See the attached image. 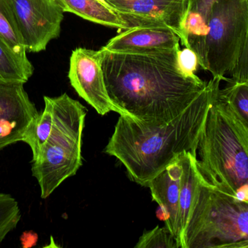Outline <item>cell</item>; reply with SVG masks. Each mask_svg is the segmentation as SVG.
<instances>
[{"label":"cell","mask_w":248,"mask_h":248,"mask_svg":"<svg viewBox=\"0 0 248 248\" xmlns=\"http://www.w3.org/2000/svg\"><path fill=\"white\" fill-rule=\"evenodd\" d=\"M217 0H189L188 13L201 16L205 22L208 21L213 4Z\"/></svg>","instance_id":"obj_23"},{"label":"cell","mask_w":248,"mask_h":248,"mask_svg":"<svg viewBox=\"0 0 248 248\" xmlns=\"http://www.w3.org/2000/svg\"><path fill=\"white\" fill-rule=\"evenodd\" d=\"M23 84H0V151L23 141L39 116Z\"/></svg>","instance_id":"obj_10"},{"label":"cell","mask_w":248,"mask_h":248,"mask_svg":"<svg viewBox=\"0 0 248 248\" xmlns=\"http://www.w3.org/2000/svg\"><path fill=\"white\" fill-rule=\"evenodd\" d=\"M221 81L213 77L185 112L165 125L150 126L120 115L105 152L116 157L131 180L142 186L183 153L196 157L198 141Z\"/></svg>","instance_id":"obj_2"},{"label":"cell","mask_w":248,"mask_h":248,"mask_svg":"<svg viewBox=\"0 0 248 248\" xmlns=\"http://www.w3.org/2000/svg\"><path fill=\"white\" fill-rule=\"evenodd\" d=\"M180 160L182 174L181 177L179 211L176 221V240L179 243V248H181L182 237L189 220L201 177L195 156L190 152H185L181 154Z\"/></svg>","instance_id":"obj_13"},{"label":"cell","mask_w":248,"mask_h":248,"mask_svg":"<svg viewBox=\"0 0 248 248\" xmlns=\"http://www.w3.org/2000/svg\"><path fill=\"white\" fill-rule=\"evenodd\" d=\"M71 84L80 97L91 105L99 115L110 112L121 115L110 100L102 67V52L79 48L74 50L70 59L68 73Z\"/></svg>","instance_id":"obj_9"},{"label":"cell","mask_w":248,"mask_h":248,"mask_svg":"<svg viewBox=\"0 0 248 248\" xmlns=\"http://www.w3.org/2000/svg\"><path fill=\"white\" fill-rule=\"evenodd\" d=\"M45 106L43 112L39 114L30 129L28 131L23 142L27 144L31 149L32 160L36 158L50 135L53 125V109L50 97H44Z\"/></svg>","instance_id":"obj_16"},{"label":"cell","mask_w":248,"mask_h":248,"mask_svg":"<svg viewBox=\"0 0 248 248\" xmlns=\"http://www.w3.org/2000/svg\"><path fill=\"white\" fill-rule=\"evenodd\" d=\"M21 218L18 202L11 195L0 193V244L17 227Z\"/></svg>","instance_id":"obj_19"},{"label":"cell","mask_w":248,"mask_h":248,"mask_svg":"<svg viewBox=\"0 0 248 248\" xmlns=\"http://www.w3.org/2000/svg\"><path fill=\"white\" fill-rule=\"evenodd\" d=\"M248 248V202L224 193L201 175L181 248Z\"/></svg>","instance_id":"obj_4"},{"label":"cell","mask_w":248,"mask_h":248,"mask_svg":"<svg viewBox=\"0 0 248 248\" xmlns=\"http://www.w3.org/2000/svg\"><path fill=\"white\" fill-rule=\"evenodd\" d=\"M0 40L17 55L27 59V50L16 24L8 0H0Z\"/></svg>","instance_id":"obj_17"},{"label":"cell","mask_w":248,"mask_h":248,"mask_svg":"<svg viewBox=\"0 0 248 248\" xmlns=\"http://www.w3.org/2000/svg\"><path fill=\"white\" fill-rule=\"evenodd\" d=\"M196 161L208 183L248 202V128L219 93L208 111L197 146Z\"/></svg>","instance_id":"obj_3"},{"label":"cell","mask_w":248,"mask_h":248,"mask_svg":"<svg viewBox=\"0 0 248 248\" xmlns=\"http://www.w3.org/2000/svg\"><path fill=\"white\" fill-rule=\"evenodd\" d=\"M65 13H74L97 24L126 30L117 13L104 0H55Z\"/></svg>","instance_id":"obj_14"},{"label":"cell","mask_w":248,"mask_h":248,"mask_svg":"<svg viewBox=\"0 0 248 248\" xmlns=\"http://www.w3.org/2000/svg\"><path fill=\"white\" fill-rule=\"evenodd\" d=\"M53 125L49 138L32 160V176L46 199L82 165L81 139L87 110L67 93L51 98Z\"/></svg>","instance_id":"obj_5"},{"label":"cell","mask_w":248,"mask_h":248,"mask_svg":"<svg viewBox=\"0 0 248 248\" xmlns=\"http://www.w3.org/2000/svg\"><path fill=\"white\" fill-rule=\"evenodd\" d=\"M182 174L180 156L147 183L153 199L169 214L166 227L176 239V221L179 211L181 177Z\"/></svg>","instance_id":"obj_12"},{"label":"cell","mask_w":248,"mask_h":248,"mask_svg":"<svg viewBox=\"0 0 248 248\" xmlns=\"http://www.w3.org/2000/svg\"><path fill=\"white\" fill-rule=\"evenodd\" d=\"M204 41L202 69L229 81L248 38V0H217L211 8Z\"/></svg>","instance_id":"obj_6"},{"label":"cell","mask_w":248,"mask_h":248,"mask_svg":"<svg viewBox=\"0 0 248 248\" xmlns=\"http://www.w3.org/2000/svg\"><path fill=\"white\" fill-rule=\"evenodd\" d=\"M179 61L181 67L186 74L195 75L199 65L198 56L195 52L189 48H185L179 52Z\"/></svg>","instance_id":"obj_21"},{"label":"cell","mask_w":248,"mask_h":248,"mask_svg":"<svg viewBox=\"0 0 248 248\" xmlns=\"http://www.w3.org/2000/svg\"><path fill=\"white\" fill-rule=\"evenodd\" d=\"M228 83L225 87L220 89V97L248 128V81L229 80Z\"/></svg>","instance_id":"obj_18"},{"label":"cell","mask_w":248,"mask_h":248,"mask_svg":"<svg viewBox=\"0 0 248 248\" xmlns=\"http://www.w3.org/2000/svg\"><path fill=\"white\" fill-rule=\"evenodd\" d=\"M180 37L168 27H138L124 30L103 47L106 50L152 54L179 49Z\"/></svg>","instance_id":"obj_11"},{"label":"cell","mask_w":248,"mask_h":248,"mask_svg":"<svg viewBox=\"0 0 248 248\" xmlns=\"http://www.w3.org/2000/svg\"><path fill=\"white\" fill-rule=\"evenodd\" d=\"M100 50L110 100L120 115L145 125H163L177 117L208 83L183 71L179 61L180 48L152 54Z\"/></svg>","instance_id":"obj_1"},{"label":"cell","mask_w":248,"mask_h":248,"mask_svg":"<svg viewBox=\"0 0 248 248\" xmlns=\"http://www.w3.org/2000/svg\"><path fill=\"white\" fill-rule=\"evenodd\" d=\"M156 215L160 221L167 222L169 219V214L166 210L163 209L161 207L159 206L158 209L156 211Z\"/></svg>","instance_id":"obj_25"},{"label":"cell","mask_w":248,"mask_h":248,"mask_svg":"<svg viewBox=\"0 0 248 248\" xmlns=\"http://www.w3.org/2000/svg\"><path fill=\"white\" fill-rule=\"evenodd\" d=\"M29 59H25L0 40V84L27 83L33 73Z\"/></svg>","instance_id":"obj_15"},{"label":"cell","mask_w":248,"mask_h":248,"mask_svg":"<svg viewBox=\"0 0 248 248\" xmlns=\"http://www.w3.org/2000/svg\"><path fill=\"white\" fill-rule=\"evenodd\" d=\"M136 248H179L176 237L167 227H156L151 231L144 232L140 237Z\"/></svg>","instance_id":"obj_20"},{"label":"cell","mask_w":248,"mask_h":248,"mask_svg":"<svg viewBox=\"0 0 248 248\" xmlns=\"http://www.w3.org/2000/svg\"><path fill=\"white\" fill-rule=\"evenodd\" d=\"M27 52L45 50L60 36L63 13L55 0H8Z\"/></svg>","instance_id":"obj_7"},{"label":"cell","mask_w":248,"mask_h":248,"mask_svg":"<svg viewBox=\"0 0 248 248\" xmlns=\"http://www.w3.org/2000/svg\"><path fill=\"white\" fill-rule=\"evenodd\" d=\"M230 75L233 81H248V38L241 56Z\"/></svg>","instance_id":"obj_22"},{"label":"cell","mask_w":248,"mask_h":248,"mask_svg":"<svg viewBox=\"0 0 248 248\" xmlns=\"http://www.w3.org/2000/svg\"><path fill=\"white\" fill-rule=\"evenodd\" d=\"M20 240L23 247H33L37 243L38 235L33 231H26L22 234Z\"/></svg>","instance_id":"obj_24"},{"label":"cell","mask_w":248,"mask_h":248,"mask_svg":"<svg viewBox=\"0 0 248 248\" xmlns=\"http://www.w3.org/2000/svg\"><path fill=\"white\" fill-rule=\"evenodd\" d=\"M125 23L127 29L168 27L174 31L186 47L184 24L189 0H104Z\"/></svg>","instance_id":"obj_8"}]
</instances>
